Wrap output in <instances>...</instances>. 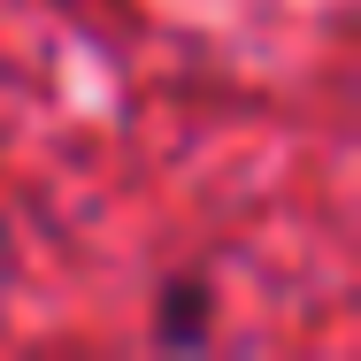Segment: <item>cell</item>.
<instances>
[{"label":"cell","mask_w":361,"mask_h":361,"mask_svg":"<svg viewBox=\"0 0 361 361\" xmlns=\"http://www.w3.org/2000/svg\"><path fill=\"white\" fill-rule=\"evenodd\" d=\"M154 346L161 354H200V346H216V285L208 277H161L154 292Z\"/></svg>","instance_id":"obj_1"}]
</instances>
